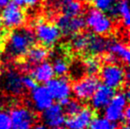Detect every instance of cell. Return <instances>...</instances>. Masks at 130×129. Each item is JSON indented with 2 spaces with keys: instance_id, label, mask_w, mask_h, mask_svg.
<instances>
[{
  "instance_id": "9c48e42d",
  "label": "cell",
  "mask_w": 130,
  "mask_h": 129,
  "mask_svg": "<svg viewBox=\"0 0 130 129\" xmlns=\"http://www.w3.org/2000/svg\"><path fill=\"white\" fill-rule=\"evenodd\" d=\"M57 28L61 34L65 36H74L86 27L85 19L81 16H69L62 14L57 18Z\"/></svg>"
},
{
  "instance_id": "4fadbf2b",
  "label": "cell",
  "mask_w": 130,
  "mask_h": 129,
  "mask_svg": "<svg viewBox=\"0 0 130 129\" xmlns=\"http://www.w3.org/2000/svg\"><path fill=\"white\" fill-rule=\"evenodd\" d=\"M30 101L33 108L38 112L45 111L53 104V99L44 86H38L30 92Z\"/></svg>"
},
{
  "instance_id": "9a60e30c",
  "label": "cell",
  "mask_w": 130,
  "mask_h": 129,
  "mask_svg": "<svg viewBox=\"0 0 130 129\" xmlns=\"http://www.w3.org/2000/svg\"><path fill=\"white\" fill-rule=\"evenodd\" d=\"M4 87L11 95L18 96L25 91L22 76L16 70H9L4 77Z\"/></svg>"
},
{
  "instance_id": "e0dca14e",
  "label": "cell",
  "mask_w": 130,
  "mask_h": 129,
  "mask_svg": "<svg viewBox=\"0 0 130 129\" xmlns=\"http://www.w3.org/2000/svg\"><path fill=\"white\" fill-rule=\"evenodd\" d=\"M109 40L96 34H88L87 50L93 55H98L107 50Z\"/></svg>"
},
{
  "instance_id": "836d02e7",
  "label": "cell",
  "mask_w": 130,
  "mask_h": 129,
  "mask_svg": "<svg viewBox=\"0 0 130 129\" xmlns=\"http://www.w3.org/2000/svg\"><path fill=\"white\" fill-rule=\"evenodd\" d=\"M31 129H48V128L44 123H37V124H34Z\"/></svg>"
},
{
  "instance_id": "d6a6232c",
  "label": "cell",
  "mask_w": 130,
  "mask_h": 129,
  "mask_svg": "<svg viewBox=\"0 0 130 129\" xmlns=\"http://www.w3.org/2000/svg\"><path fill=\"white\" fill-rule=\"evenodd\" d=\"M70 1H72V0H56V4H57L59 7L63 8L65 5H67L68 3H69Z\"/></svg>"
},
{
  "instance_id": "d6986e66",
  "label": "cell",
  "mask_w": 130,
  "mask_h": 129,
  "mask_svg": "<svg viewBox=\"0 0 130 129\" xmlns=\"http://www.w3.org/2000/svg\"><path fill=\"white\" fill-rule=\"evenodd\" d=\"M27 62L29 64H38L45 60L48 56V50L43 46H32L26 54Z\"/></svg>"
},
{
  "instance_id": "ffe728a7",
  "label": "cell",
  "mask_w": 130,
  "mask_h": 129,
  "mask_svg": "<svg viewBox=\"0 0 130 129\" xmlns=\"http://www.w3.org/2000/svg\"><path fill=\"white\" fill-rule=\"evenodd\" d=\"M116 13L117 16H120L123 22V25L125 28H128L130 25V12L129 6L127 0H122L116 5Z\"/></svg>"
},
{
  "instance_id": "30bf717a",
  "label": "cell",
  "mask_w": 130,
  "mask_h": 129,
  "mask_svg": "<svg viewBox=\"0 0 130 129\" xmlns=\"http://www.w3.org/2000/svg\"><path fill=\"white\" fill-rule=\"evenodd\" d=\"M46 87L48 90L52 99L59 102L64 99H69V97L72 93L69 80L65 76L52 78L47 84Z\"/></svg>"
},
{
  "instance_id": "f1b7e54d",
  "label": "cell",
  "mask_w": 130,
  "mask_h": 129,
  "mask_svg": "<svg viewBox=\"0 0 130 129\" xmlns=\"http://www.w3.org/2000/svg\"><path fill=\"white\" fill-rule=\"evenodd\" d=\"M22 82H23L24 88L30 90V91L37 86L36 82L34 81V79H33L31 76H24V77H22Z\"/></svg>"
},
{
  "instance_id": "4dcf8cb0",
  "label": "cell",
  "mask_w": 130,
  "mask_h": 129,
  "mask_svg": "<svg viewBox=\"0 0 130 129\" xmlns=\"http://www.w3.org/2000/svg\"><path fill=\"white\" fill-rule=\"evenodd\" d=\"M39 0H24V5L28 7H35L38 5Z\"/></svg>"
},
{
  "instance_id": "277c9868",
  "label": "cell",
  "mask_w": 130,
  "mask_h": 129,
  "mask_svg": "<svg viewBox=\"0 0 130 129\" xmlns=\"http://www.w3.org/2000/svg\"><path fill=\"white\" fill-rule=\"evenodd\" d=\"M129 94L128 91L125 92H118L115 93L112 97L109 104L105 106V118L108 121L114 122H119L123 121V112L128 104Z\"/></svg>"
},
{
  "instance_id": "52a82bcc",
  "label": "cell",
  "mask_w": 130,
  "mask_h": 129,
  "mask_svg": "<svg viewBox=\"0 0 130 129\" xmlns=\"http://www.w3.org/2000/svg\"><path fill=\"white\" fill-rule=\"evenodd\" d=\"M1 22L4 27L10 29H15L21 28L25 24L26 14L22 8L10 3L3 8L1 11Z\"/></svg>"
},
{
  "instance_id": "ac0fdd59",
  "label": "cell",
  "mask_w": 130,
  "mask_h": 129,
  "mask_svg": "<svg viewBox=\"0 0 130 129\" xmlns=\"http://www.w3.org/2000/svg\"><path fill=\"white\" fill-rule=\"evenodd\" d=\"M109 53H111L118 60V62L128 63L130 60V50L129 47L123 42L119 41H110L107 47Z\"/></svg>"
},
{
  "instance_id": "7a4b0ae2",
  "label": "cell",
  "mask_w": 130,
  "mask_h": 129,
  "mask_svg": "<svg viewBox=\"0 0 130 129\" xmlns=\"http://www.w3.org/2000/svg\"><path fill=\"white\" fill-rule=\"evenodd\" d=\"M85 24L96 35L108 34L113 29V22L108 15L95 8L89 9L85 17Z\"/></svg>"
},
{
  "instance_id": "6da1fadb",
  "label": "cell",
  "mask_w": 130,
  "mask_h": 129,
  "mask_svg": "<svg viewBox=\"0 0 130 129\" xmlns=\"http://www.w3.org/2000/svg\"><path fill=\"white\" fill-rule=\"evenodd\" d=\"M35 36L29 29H15L9 34L5 43V53L10 59L25 56L34 45Z\"/></svg>"
},
{
  "instance_id": "7c38bea8",
  "label": "cell",
  "mask_w": 130,
  "mask_h": 129,
  "mask_svg": "<svg viewBox=\"0 0 130 129\" xmlns=\"http://www.w3.org/2000/svg\"><path fill=\"white\" fill-rule=\"evenodd\" d=\"M93 111L89 107H82L74 115L66 119L67 129H88L93 119Z\"/></svg>"
},
{
  "instance_id": "cb8c5ba5",
  "label": "cell",
  "mask_w": 130,
  "mask_h": 129,
  "mask_svg": "<svg viewBox=\"0 0 130 129\" xmlns=\"http://www.w3.org/2000/svg\"><path fill=\"white\" fill-rule=\"evenodd\" d=\"M64 14L69 16H80L83 11V6L78 0H72L62 8Z\"/></svg>"
},
{
  "instance_id": "ab89813d",
  "label": "cell",
  "mask_w": 130,
  "mask_h": 129,
  "mask_svg": "<svg viewBox=\"0 0 130 129\" xmlns=\"http://www.w3.org/2000/svg\"><path fill=\"white\" fill-rule=\"evenodd\" d=\"M0 53H1V47H0Z\"/></svg>"
},
{
  "instance_id": "7402d4cb",
  "label": "cell",
  "mask_w": 130,
  "mask_h": 129,
  "mask_svg": "<svg viewBox=\"0 0 130 129\" xmlns=\"http://www.w3.org/2000/svg\"><path fill=\"white\" fill-rule=\"evenodd\" d=\"M87 39H88V33H78L73 36L70 44L73 50L78 52L87 50Z\"/></svg>"
},
{
  "instance_id": "8fae6325",
  "label": "cell",
  "mask_w": 130,
  "mask_h": 129,
  "mask_svg": "<svg viewBox=\"0 0 130 129\" xmlns=\"http://www.w3.org/2000/svg\"><path fill=\"white\" fill-rule=\"evenodd\" d=\"M42 120L47 128H57L65 124L66 116L64 108L59 104H52L42 113Z\"/></svg>"
},
{
  "instance_id": "74e56055",
  "label": "cell",
  "mask_w": 130,
  "mask_h": 129,
  "mask_svg": "<svg viewBox=\"0 0 130 129\" xmlns=\"http://www.w3.org/2000/svg\"><path fill=\"white\" fill-rule=\"evenodd\" d=\"M2 110V104H1V102H0V112Z\"/></svg>"
},
{
  "instance_id": "8d00e7d4",
  "label": "cell",
  "mask_w": 130,
  "mask_h": 129,
  "mask_svg": "<svg viewBox=\"0 0 130 129\" xmlns=\"http://www.w3.org/2000/svg\"><path fill=\"white\" fill-rule=\"evenodd\" d=\"M54 129H67V128H65V127L61 126V127H57V128H54Z\"/></svg>"
},
{
  "instance_id": "f35d334b",
  "label": "cell",
  "mask_w": 130,
  "mask_h": 129,
  "mask_svg": "<svg viewBox=\"0 0 130 129\" xmlns=\"http://www.w3.org/2000/svg\"><path fill=\"white\" fill-rule=\"evenodd\" d=\"M82 1H85V2H88V1H90V0H82Z\"/></svg>"
},
{
  "instance_id": "d590c367",
  "label": "cell",
  "mask_w": 130,
  "mask_h": 129,
  "mask_svg": "<svg viewBox=\"0 0 130 129\" xmlns=\"http://www.w3.org/2000/svg\"><path fill=\"white\" fill-rule=\"evenodd\" d=\"M121 129H130V128H129V126L127 125V124H125V125L122 126V128H121Z\"/></svg>"
},
{
  "instance_id": "2e32d148",
  "label": "cell",
  "mask_w": 130,
  "mask_h": 129,
  "mask_svg": "<svg viewBox=\"0 0 130 129\" xmlns=\"http://www.w3.org/2000/svg\"><path fill=\"white\" fill-rule=\"evenodd\" d=\"M31 77L39 84H47L52 78H54V72L50 62H42L35 64L31 69Z\"/></svg>"
},
{
  "instance_id": "3957f363",
  "label": "cell",
  "mask_w": 130,
  "mask_h": 129,
  "mask_svg": "<svg viewBox=\"0 0 130 129\" xmlns=\"http://www.w3.org/2000/svg\"><path fill=\"white\" fill-rule=\"evenodd\" d=\"M128 78V71H125L119 64H107L101 69V79L104 85L114 90L122 87Z\"/></svg>"
},
{
  "instance_id": "8992f818",
  "label": "cell",
  "mask_w": 130,
  "mask_h": 129,
  "mask_svg": "<svg viewBox=\"0 0 130 129\" xmlns=\"http://www.w3.org/2000/svg\"><path fill=\"white\" fill-rule=\"evenodd\" d=\"M11 129H31L35 123V115L29 108L15 106L9 113Z\"/></svg>"
},
{
  "instance_id": "1f68e13d",
  "label": "cell",
  "mask_w": 130,
  "mask_h": 129,
  "mask_svg": "<svg viewBox=\"0 0 130 129\" xmlns=\"http://www.w3.org/2000/svg\"><path fill=\"white\" fill-rule=\"evenodd\" d=\"M123 120H124L125 122H129V120H130V110H129V106H128V105L126 106L125 110L123 112Z\"/></svg>"
},
{
  "instance_id": "5b68a950",
  "label": "cell",
  "mask_w": 130,
  "mask_h": 129,
  "mask_svg": "<svg viewBox=\"0 0 130 129\" xmlns=\"http://www.w3.org/2000/svg\"><path fill=\"white\" fill-rule=\"evenodd\" d=\"M34 36L43 47H52L59 41L61 32L54 24L39 21L34 27Z\"/></svg>"
},
{
  "instance_id": "ba28073f",
  "label": "cell",
  "mask_w": 130,
  "mask_h": 129,
  "mask_svg": "<svg viewBox=\"0 0 130 129\" xmlns=\"http://www.w3.org/2000/svg\"><path fill=\"white\" fill-rule=\"evenodd\" d=\"M100 86V80L95 75H88L78 80L71 87V91L79 101H87Z\"/></svg>"
},
{
  "instance_id": "d4e9b609",
  "label": "cell",
  "mask_w": 130,
  "mask_h": 129,
  "mask_svg": "<svg viewBox=\"0 0 130 129\" xmlns=\"http://www.w3.org/2000/svg\"><path fill=\"white\" fill-rule=\"evenodd\" d=\"M51 66H52L54 75H57L58 77L65 76L69 71V64L63 58H56L51 64Z\"/></svg>"
},
{
  "instance_id": "e575fe53",
  "label": "cell",
  "mask_w": 130,
  "mask_h": 129,
  "mask_svg": "<svg viewBox=\"0 0 130 129\" xmlns=\"http://www.w3.org/2000/svg\"><path fill=\"white\" fill-rule=\"evenodd\" d=\"M4 31H5V29H4V26L2 24V22L0 20V37H2L4 34Z\"/></svg>"
},
{
  "instance_id": "603a6c76",
  "label": "cell",
  "mask_w": 130,
  "mask_h": 129,
  "mask_svg": "<svg viewBox=\"0 0 130 129\" xmlns=\"http://www.w3.org/2000/svg\"><path fill=\"white\" fill-rule=\"evenodd\" d=\"M89 129H117V124L108 121L105 117H95L92 119Z\"/></svg>"
},
{
  "instance_id": "f546056e",
  "label": "cell",
  "mask_w": 130,
  "mask_h": 129,
  "mask_svg": "<svg viewBox=\"0 0 130 129\" xmlns=\"http://www.w3.org/2000/svg\"><path fill=\"white\" fill-rule=\"evenodd\" d=\"M104 60H105V62L107 63V64H118V63H119L118 60H117L111 53H109V52L104 57Z\"/></svg>"
},
{
  "instance_id": "484cf974",
  "label": "cell",
  "mask_w": 130,
  "mask_h": 129,
  "mask_svg": "<svg viewBox=\"0 0 130 129\" xmlns=\"http://www.w3.org/2000/svg\"><path fill=\"white\" fill-rule=\"evenodd\" d=\"M85 69L89 75H95L101 70V62L96 57H88L84 63Z\"/></svg>"
},
{
  "instance_id": "83f0119b",
  "label": "cell",
  "mask_w": 130,
  "mask_h": 129,
  "mask_svg": "<svg viewBox=\"0 0 130 129\" xmlns=\"http://www.w3.org/2000/svg\"><path fill=\"white\" fill-rule=\"evenodd\" d=\"M0 129H11L10 116L7 112H0Z\"/></svg>"
},
{
  "instance_id": "44dd1931",
  "label": "cell",
  "mask_w": 130,
  "mask_h": 129,
  "mask_svg": "<svg viewBox=\"0 0 130 129\" xmlns=\"http://www.w3.org/2000/svg\"><path fill=\"white\" fill-rule=\"evenodd\" d=\"M95 9L103 12H109L113 16H117L116 13V5L117 0H92Z\"/></svg>"
},
{
  "instance_id": "4316f807",
  "label": "cell",
  "mask_w": 130,
  "mask_h": 129,
  "mask_svg": "<svg viewBox=\"0 0 130 129\" xmlns=\"http://www.w3.org/2000/svg\"><path fill=\"white\" fill-rule=\"evenodd\" d=\"M64 107H65V110H64L65 113H67L69 116H71V115H74L75 113L79 111L82 108V105H81L79 101L69 100V103L66 104Z\"/></svg>"
},
{
  "instance_id": "5bb4252c",
  "label": "cell",
  "mask_w": 130,
  "mask_h": 129,
  "mask_svg": "<svg viewBox=\"0 0 130 129\" xmlns=\"http://www.w3.org/2000/svg\"><path fill=\"white\" fill-rule=\"evenodd\" d=\"M115 94V90L105 86V85H100L94 94L91 96L90 105L91 107L95 110H102L105 109V106L109 104L111 101L112 97Z\"/></svg>"
}]
</instances>
